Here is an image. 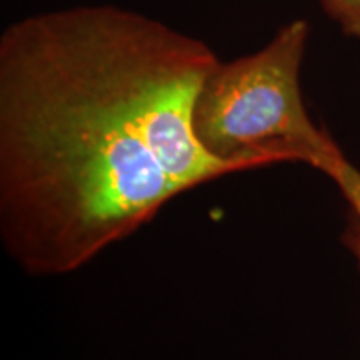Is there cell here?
<instances>
[{
  "label": "cell",
  "mask_w": 360,
  "mask_h": 360,
  "mask_svg": "<svg viewBox=\"0 0 360 360\" xmlns=\"http://www.w3.org/2000/svg\"><path fill=\"white\" fill-rule=\"evenodd\" d=\"M212 49L143 13L79 6L0 37V236L32 277L82 269L179 193L240 172L193 112Z\"/></svg>",
  "instance_id": "obj_1"
},
{
  "label": "cell",
  "mask_w": 360,
  "mask_h": 360,
  "mask_svg": "<svg viewBox=\"0 0 360 360\" xmlns=\"http://www.w3.org/2000/svg\"><path fill=\"white\" fill-rule=\"evenodd\" d=\"M307 37V22L292 20L260 51L215 65L193 112L195 134L210 154L244 170L302 162L323 174L344 157L304 105Z\"/></svg>",
  "instance_id": "obj_2"
},
{
  "label": "cell",
  "mask_w": 360,
  "mask_h": 360,
  "mask_svg": "<svg viewBox=\"0 0 360 360\" xmlns=\"http://www.w3.org/2000/svg\"><path fill=\"white\" fill-rule=\"evenodd\" d=\"M326 175L334 180L335 186L339 187L344 199L352 207V217L360 225V170L355 169L345 157H342L327 170Z\"/></svg>",
  "instance_id": "obj_3"
},
{
  "label": "cell",
  "mask_w": 360,
  "mask_h": 360,
  "mask_svg": "<svg viewBox=\"0 0 360 360\" xmlns=\"http://www.w3.org/2000/svg\"><path fill=\"white\" fill-rule=\"evenodd\" d=\"M322 4L345 34L360 39V0H322Z\"/></svg>",
  "instance_id": "obj_4"
},
{
  "label": "cell",
  "mask_w": 360,
  "mask_h": 360,
  "mask_svg": "<svg viewBox=\"0 0 360 360\" xmlns=\"http://www.w3.org/2000/svg\"><path fill=\"white\" fill-rule=\"evenodd\" d=\"M344 242L345 245L352 250V254L357 259L359 269H360V225L357 224V220L352 219L350 220L347 231L344 233Z\"/></svg>",
  "instance_id": "obj_5"
}]
</instances>
